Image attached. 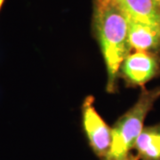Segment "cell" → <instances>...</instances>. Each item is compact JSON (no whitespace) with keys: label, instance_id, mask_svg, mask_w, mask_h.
I'll list each match as a JSON object with an SVG mask.
<instances>
[{"label":"cell","instance_id":"10","mask_svg":"<svg viewBox=\"0 0 160 160\" xmlns=\"http://www.w3.org/2000/svg\"><path fill=\"white\" fill-rule=\"evenodd\" d=\"M156 2L158 4V6H160V0H156Z\"/></svg>","mask_w":160,"mask_h":160},{"label":"cell","instance_id":"6","mask_svg":"<svg viewBox=\"0 0 160 160\" xmlns=\"http://www.w3.org/2000/svg\"><path fill=\"white\" fill-rule=\"evenodd\" d=\"M127 20L160 27V9L156 0H115Z\"/></svg>","mask_w":160,"mask_h":160},{"label":"cell","instance_id":"4","mask_svg":"<svg viewBox=\"0 0 160 160\" xmlns=\"http://www.w3.org/2000/svg\"><path fill=\"white\" fill-rule=\"evenodd\" d=\"M119 74L129 86H144L160 75L159 55L152 52H130L120 66Z\"/></svg>","mask_w":160,"mask_h":160},{"label":"cell","instance_id":"9","mask_svg":"<svg viewBox=\"0 0 160 160\" xmlns=\"http://www.w3.org/2000/svg\"><path fill=\"white\" fill-rule=\"evenodd\" d=\"M5 1H6V0H0V11H1L2 7L4 6V4H5Z\"/></svg>","mask_w":160,"mask_h":160},{"label":"cell","instance_id":"1","mask_svg":"<svg viewBox=\"0 0 160 160\" xmlns=\"http://www.w3.org/2000/svg\"><path fill=\"white\" fill-rule=\"evenodd\" d=\"M92 21L107 69V91L114 92L120 66L131 51L127 18L115 0H95Z\"/></svg>","mask_w":160,"mask_h":160},{"label":"cell","instance_id":"11","mask_svg":"<svg viewBox=\"0 0 160 160\" xmlns=\"http://www.w3.org/2000/svg\"><path fill=\"white\" fill-rule=\"evenodd\" d=\"M159 9H160V6H159Z\"/></svg>","mask_w":160,"mask_h":160},{"label":"cell","instance_id":"7","mask_svg":"<svg viewBox=\"0 0 160 160\" xmlns=\"http://www.w3.org/2000/svg\"><path fill=\"white\" fill-rule=\"evenodd\" d=\"M133 148L141 160H160V123L143 128Z\"/></svg>","mask_w":160,"mask_h":160},{"label":"cell","instance_id":"8","mask_svg":"<svg viewBox=\"0 0 160 160\" xmlns=\"http://www.w3.org/2000/svg\"><path fill=\"white\" fill-rule=\"evenodd\" d=\"M119 160H141V159L138 158L137 156H134V155L129 153L128 155H126L125 158H121V159Z\"/></svg>","mask_w":160,"mask_h":160},{"label":"cell","instance_id":"5","mask_svg":"<svg viewBox=\"0 0 160 160\" xmlns=\"http://www.w3.org/2000/svg\"><path fill=\"white\" fill-rule=\"evenodd\" d=\"M128 43L135 51L158 52L160 51V27L127 20Z\"/></svg>","mask_w":160,"mask_h":160},{"label":"cell","instance_id":"3","mask_svg":"<svg viewBox=\"0 0 160 160\" xmlns=\"http://www.w3.org/2000/svg\"><path fill=\"white\" fill-rule=\"evenodd\" d=\"M82 123L92 151L98 158L105 159L111 146L112 128L106 124L94 108L92 96H87L82 104Z\"/></svg>","mask_w":160,"mask_h":160},{"label":"cell","instance_id":"2","mask_svg":"<svg viewBox=\"0 0 160 160\" xmlns=\"http://www.w3.org/2000/svg\"><path fill=\"white\" fill-rule=\"evenodd\" d=\"M160 98V86L143 90L137 102L116 122L108 156L103 160H119L130 153L143 129L144 120Z\"/></svg>","mask_w":160,"mask_h":160}]
</instances>
